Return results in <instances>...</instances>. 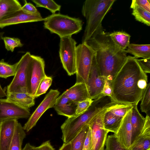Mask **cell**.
I'll return each instance as SVG.
<instances>
[{"mask_svg": "<svg viewBox=\"0 0 150 150\" xmlns=\"http://www.w3.org/2000/svg\"><path fill=\"white\" fill-rule=\"evenodd\" d=\"M137 59L128 56L111 85L112 98L115 101L136 105L140 101L147 85V76Z\"/></svg>", "mask_w": 150, "mask_h": 150, "instance_id": "1", "label": "cell"}, {"mask_svg": "<svg viewBox=\"0 0 150 150\" xmlns=\"http://www.w3.org/2000/svg\"><path fill=\"white\" fill-rule=\"evenodd\" d=\"M109 33L103 29L98 32L86 43L95 52L100 75L111 83L127 58L126 50L121 49L112 41Z\"/></svg>", "mask_w": 150, "mask_h": 150, "instance_id": "2", "label": "cell"}, {"mask_svg": "<svg viewBox=\"0 0 150 150\" xmlns=\"http://www.w3.org/2000/svg\"><path fill=\"white\" fill-rule=\"evenodd\" d=\"M88 108L84 112L68 117L61 127L62 139L64 144L70 143L85 125L103 109L113 106L116 103L110 97L101 94L93 100Z\"/></svg>", "mask_w": 150, "mask_h": 150, "instance_id": "3", "label": "cell"}, {"mask_svg": "<svg viewBox=\"0 0 150 150\" xmlns=\"http://www.w3.org/2000/svg\"><path fill=\"white\" fill-rule=\"evenodd\" d=\"M115 0H86L83 3L81 13L86 20L82 43L86 42L98 32L103 30L102 21L111 9Z\"/></svg>", "mask_w": 150, "mask_h": 150, "instance_id": "4", "label": "cell"}, {"mask_svg": "<svg viewBox=\"0 0 150 150\" xmlns=\"http://www.w3.org/2000/svg\"><path fill=\"white\" fill-rule=\"evenodd\" d=\"M44 27L60 38L71 36L82 29L83 22L79 18L60 13L52 14L45 18Z\"/></svg>", "mask_w": 150, "mask_h": 150, "instance_id": "5", "label": "cell"}, {"mask_svg": "<svg viewBox=\"0 0 150 150\" xmlns=\"http://www.w3.org/2000/svg\"><path fill=\"white\" fill-rule=\"evenodd\" d=\"M95 52L86 42L76 47V83L86 84Z\"/></svg>", "mask_w": 150, "mask_h": 150, "instance_id": "6", "label": "cell"}, {"mask_svg": "<svg viewBox=\"0 0 150 150\" xmlns=\"http://www.w3.org/2000/svg\"><path fill=\"white\" fill-rule=\"evenodd\" d=\"M123 103L106 108L96 115L88 124L91 132L93 150H104L108 133L103 125V119L105 112L114 108L125 106Z\"/></svg>", "mask_w": 150, "mask_h": 150, "instance_id": "7", "label": "cell"}, {"mask_svg": "<svg viewBox=\"0 0 150 150\" xmlns=\"http://www.w3.org/2000/svg\"><path fill=\"white\" fill-rule=\"evenodd\" d=\"M76 44L71 36L60 38L59 57L63 68L69 76L76 73Z\"/></svg>", "mask_w": 150, "mask_h": 150, "instance_id": "8", "label": "cell"}, {"mask_svg": "<svg viewBox=\"0 0 150 150\" xmlns=\"http://www.w3.org/2000/svg\"><path fill=\"white\" fill-rule=\"evenodd\" d=\"M27 79V93L34 99L38 87L42 79L46 76L45 72V62L40 56L31 55Z\"/></svg>", "mask_w": 150, "mask_h": 150, "instance_id": "9", "label": "cell"}, {"mask_svg": "<svg viewBox=\"0 0 150 150\" xmlns=\"http://www.w3.org/2000/svg\"><path fill=\"white\" fill-rule=\"evenodd\" d=\"M32 59L31 54L27 52L18 62L14 77L7 88L6 93H27V79L28 67Z\"/></svg>", "mask_w": 150, "mask_h": 150, "instance_id": "10", "label": "cell"}, {"mask_svg": "<svg viewBox=\"0 0 150 150\" xmlns=\"http://www.w3.org/2000/svg\"><path fill=\"white\" fill-rule=\"evenodd\" d=\"M59 94L57 90L50 91L23 127L24 131L29 132L35 125L40 118L47 110L53 107Z\"/></svg>", "mask_w": 150, "mask_h": 150, "instance_id": "11", "label": "cell"}, {"mask_svg": "<svg viewBox=\"0 0 150 150\" xmlns=\"http://www.w3.org/2000/svg\"><path fill=\"white\" fill-rule=\"evenodd\" d=\"M29 109L7 100L0 99V123L6 120L27 118L30 116Z\"/></svg>", "mask_w": 150, "mask_h": 150, "instance_id": "12", "label": "cell"}, {"mask_svg": "<svg viewBox=\"0 0 150 150\" xmlns=\"http://www.w3.org/2000/svg\"><path fill=\"white\" fill-rule=\"evenodd\" d=\"M105 81L100 74L94 54L86 84L90 98L93 100L102 94Z\"/></svg>", "mask_w": 150, "mask_h": 150, "instance_id": "13", "label": "cell"}, {"mask_svg": "<svg viewBox=\"0 0 150 150\" xmlns=\"http://www.w3.org/2000/svg\"><path fill=\"white\" fill-rule=\"evenodd\" d=\"M131 110L123 117L117 132L114 134L122 146L127 150L131 144L132 127L130 120Z\"/></svg>", "mask_w": 150, "mask_h": 150, "instance_id": "14", "label": "cell"}, {"mask_svg": "<svg viewBox=\"0 0 150 150\" xmlns=\"http://www.w3.org/2000/svg\"><path fill=\"white\" fill-rule=\"evenodd\" d=\"M18 121L16 119H10L0 123V150H9Z\"/></svg>", "mask_w": 150, "mask_h": 150, "instance_id": "15", "label": "cell"}, {"mask_svg": "<svg viewBox=\"0 0 150 150\" xmlns=\"http://www.w3.org/2000/svg\"><path fill=\"white\" fill-rule=\"evenodd\" d=\"M41 15L26 13L21 10L0 21V28L13 25L28 22L44 21Z\"/></svg>", "mask_w": 150, "mask_h": 150, "instance_id": "16", "label": "cell"}, {"mask_svg": "<svg viewBox=\"0 0 150 150\" xmlns=\"http://www.w3.org/2000/svg\"><path fill=\"white\" fill-rule=\"evenodd\" d=\"M144 126L139 135L127 150H150V117L146 115Z\"/></svg>", "mask_w": 150, "mask_h": 150, "instance_id": "17", "label": "cell"}, {"mask_svg": "<svg viewBox=\"0 0 150 150\" xmlns=\"http://www.w3.org/2000/svg\"><path fill=\"white\" fill-rule=\"evenodd\" d=\"M77 104L69 99L64 92L59 96L53 108L58 115L70 117L76 116Z\"/></svg>", "mask_w": 150, "mask_h": 150, "instance_id": "18", "label": "cell"}, {"mask_svg": "<svg viewBox=\"0 0 150 150\" xmlns=\"http://www.w3.org/2000/svg\"><path fill=\"white\" fill-rule=\"evenodd\" d=\"M64 93L69 99L77 104L90 98L86 85L84 83H76Z\"/></svg>", "mask_w": 150, "mask_h": 150, "instance_id": "19", "label": "cell"}, {"mask_svg": "<svg viewBox=\"0 0 150 150\" xmlns=\"http://www.w3.org/2000/svg\"><path fill=\"white\" fill-rule=\"evenodd\" d=\"M130 120L132 127V144L141 133L145 120V117L139 112L137 105H133L131 109Z\"/></svg>", "mask_w": 150, "mask_h": 150, "instance_id": "20", "label": "cell"}, {"mask_svg": "<svg viewBox=\"0 0 150 150\" xmlns=\"http://www.w3.org/2000/svg\"><path fill=\"white\" fill-rule=\"evenodd\" d=\"M22 7L17 0H0V21L21 10Z\"/></svg>", "mask_w": 150, "mask_h": 150, "instance_id": "21", "label": "cell"}, {"mask_svg": "<svg viewBox=\"0 0 150 150\" xmlns=\"http://www.w3.org/2000/svg\"><path fill=\"white\" fill-rule=\"evenodd\" d=\"M6 99L21 107L29 109L35 105L34 98L27 93H6Z\"/></svg>", "mask_w": 150, "mask_h": 150, "instance_id": "22", "label": "cell"}, {"mask_svg": "<svg viewBox=\"0 0 150 150\" xmlns=\"http://www.w3.org/2000/svg\"><path fill=\"white\" fill-rule=\"evenodd\" d=\"M110 110L106 112L104 115V127L109 132H111L114 134L119 128L123 117L115 115L110 111Z\"/></svg>", "mask_w": 150, "mask_h": 150, "instance_id": "23", "label": "cell"}, {"mask_svg": "<svg viewBox=\"0 0 150 150\" xmlns=\"http://www.w3.org/2000/svg\"><path fill=\"white\" fill-rule=\"evenodd\" d=\"M135 58H150V45L130 44L126 50Z\"/></svg>", "mask_w": 150, "mask_h": 150, "instance_id": "24", "label": "cell"}, {"mask_svg": "<svg viewBox=\"0 0 150 150\" xmlns=\"http://www.w3.org/2000/svg\"><path fill=\"white\" fill-rule=\"evenodd\" d=\"M26 134L21 123L17 122L13 138L8 150H22L23 141Z\"/></svg>", "mask_w": 150, "mask_h": 150, "instance_id": "25", "label": "cell"}, {"mask_svg": "<svg viewBox=\"0 0 150 150\" xmlns=\"http://www.w3.org/2000/svg\"><path fill=\"white\" fill-rule=\"evenodd\" d=\"M113 42L121 49L125 50L130 44L131 36L123 31H115L109 33Z\"/></svg>", "mask_w": 150, "mask_h": 150, "instance_id": "26", "label": "cell"}, {"mask_svg": "<svg viewBox=\"0 0 150 150\" xmlns=\"http://www.w3.org/2000/svg\"><path fill=\"white\" fill-rule=\"evenodd\" d=\"M89 128L88 124L85 125L71 141V150H82Z\"/></svg>", "mask_w": 150, "mask_h": 150, "instance_id": "27", "label": "cell"}, {"mask_svg": "<svg viewBox=\"0 0 150 150\" xmlns=\"http://www.w3.org/2000/svg\"><path fill=\"white\" fill-rule=\"evenodd\" d=\"M130 8L133 9L132 14L136 21L150 26V12L136 5H131Z\"/></svg>", "mask_w": 150, "mask_h": 150, "instance_id": "28", "label": "cell"}, {"mask_svg": "<svg viewBox=\"0 0 150 150\" xmlns=\"http://www.w3.org/2000/svg\"><path fill=\"white\" fill-rule=\"evenodd\" d=\"M18 64L17 62L11 65L4 61L3 59L0 61V77L6 79L15 74Z\"/></svg>", "mask_w": 150, "mask_h": 150, "instance_id": "29", "label": "cell"}, {"mask_svg": "<svg viewBox=\"0 0 150 150\" xmlns=\"http://www.w3.org/2000/svg\"><path fill=\"white\" fill-rule=\"evenodd\" d=\"M37 7H41L49 10L52 14L60 11L61 6L52 0H32Z\"/></svg>", "mask_w": 150, "mask_h": 150, "instance_id": "30", "label": "cell"}, {"mask_svg": "<svg viewBox=\"0 0 150 150\" xmlns=\"http://www.w3.org/2000/svg\"><path fill=\"white\" fill-rule=\"evenodd\" d=\"M140 109L142 112L150 116V83L147 84L141 99Z\"/></svg>", "mask_w": 150, "mask_h": 150, "instance_id": "31", "label": "cell"}, {"mask_svg": "<svg viewBox=\"0 0 150 150\" xmlns=\"http://www.w3.org/2000/svg\"><path fill=\"white\" fill-rule=\"evenodd\" d=\"M2 40L4 43L5 48L8 51L13 52L16 47H21L23 45L18 38L3 37Z\"/></svg>", "mask_w": 150, "mask_h": 150, "instance_id": "32", "label": "cell"}, {"mask_svg": "<svg viewBox=\"0 0 150 150\" xmlns=\"http://www.w3.org/2000/svg\"><path fill=\"white\" fill-rule=\"evenodd\" d=\"M52 77L47 75L41 81L37 90L35 98H37L46 93L52 84Z\"/></svg>", "mask_w": 150, "mask_h": 150, "instance_id": "33", "label": "cell"}, {"mask_svg": "<svg viewBox=\"0 0 150 150\" xmlns=\"http://www.w3.org/2000/svg\"><path fill=\"white\" fill-rule=\"evenodd\" d=\"M105 145L104 150H126L121 145L114 134L107 136Z\"/></svg>", "mask_w": 150, "mask_h": 150, "instance_id": "34", "label": "cell"}, {"mask_svg": "<svg viewBox=\"0 0 150 150\" xmlns=\"http://www.w3.org/2000/svg\"><path fill=\"white\" fill-rule=\"evenodd\" d=\"M93 100L88 98L77 103L75 111L76 116L85 111L91 105Z\"/></svg>", "mask_w": 150, "mask_h": 150, "instance_id": "35", "label": "cell"}, {"mask_svg": "<svg viewBox=\"0 0 150 150\" xmlns=\"http://www.w3.org/2000/svg\"><path fill=\"white\" fill-rule=\"evenodd\" d=\"M133 105L130 104L127 106L115 108L110 110V111L115 115L123 118L127 112L131 110Z\"/></svg>", "mask_w": 150, "mask_h": 150, "instance_id": "36", "label": "cell"}, {"mask_svg": "<svg viewBox=\"0 0 150 150\" xmlns=\"http://www.w3.org/2000/svg\"><path fill=\"white\" fill-rule=\"evenodd\" d=\"M25 4L22 7L21 10L24 13L30 15H40V12L36 7L32 4L28 3L26 0Z\"/></svg>", "mask_w": 150, "mask_h": 150, "instance_id": "37", "label": "cell"}, {"mask_svg": "<svg viewBox=\"0 0 150 150\" xmlns=\"http://www.w3.org/2000/svg\"><path fill=\"white\" fill-rule=\"evenodd\" d=\"M131 5H136L141 7L150 12V0H133Z\"/></svg>", "mask_w": 150, "mask_h": 150, "instance_id": "38", "label": "cell"}, {"mask_svg": "<svg viewBox=\"0 0 150 150\" xmlns=\"http://www.w3.org/2000/svg\"><path fill=\"white\" fill-rule=\"evenodd\" d=\"M143 71L146 74L150 73V58L137 59Z\"/></svg>", "mask_w": 150, "mask_h": 150, "instance_id": "39", "label": "cell"}, {"mask_svg": "<svg viewBox=\"0 0 150 150\" xmlns=\"http://www.w3.org/2000/svg\"><path fill=\"white\" fill-rule=\"evenodd\" d=\"M82 150H93L91 132L89 127L84 142Z\"/></svg>", "mask_w": 150, "mask_h": 150, "instance_id": "40", "label": "cell"}, {"mask_svg": "<svg viewBox=\"0 0 150 150\" xmlns=\"http://www.w3.org/2000/svg\"><path fill=\"white\" fill-rule=\"evenodd\" d=\"M101 93L104 96L112 97V91L111 86L105 79Z\"/></svg>", "mask_w": 150, "mask_h": 150, "instance_id": "41", "label": "cell"}, {"mask_svg": "<svg viewBox=\"0 0 150 150\" xmlns=\"http://www.w3.org/2000/svg\"><path fill=\"white\" fill-rule=\"evenodd\" d=\"M35 150H54L49 141L43 143L40 146L35 147Z\"/></svg>", "mask_w": 150, "mask_h": 150, "instance_id": "42", "label": "cell"}, {"mask_svg": "<svg viewBox=\"0 0 150 150\" xmlns=\"http://www.w3.org/2000/svg\"><path fill=\"white\" fill-rule=\"evenodd\" d=\"M59 150H71L70 143H64Z\"/></svg>", "mask_w": 150, "mask_h": 150, "instance_id": "43", "label": "cell"}, {"mask_svg": "<svg viewBox=\"0 0 150 150\" xmlns=\"http://www.w3.org/2000/svg\"><path fill=\"white\" fill-rule=\"evenodd\" d=\"M35 147L31 145L30 143H27L22 150H35Z\"/></svg>", "mask_w": 150, "mask_h": 150, "instance_id": "44", "label": "cell"}, {"mask_svg": "<svg viewBox=\"0 0 150 150\" xmlns=\"http://www.w3.org/2000/svg\"><path fill=\"white\" fill-rule=\"evenodd\" d=\"M6 96V93L4 90L2 89L0 85V98L4 97Z\"/></svg>", "mask_w": 150, "mask_h": 150, "instance_id": "45", "label": "cell"}, {"mask_svg": "<svg viewBox=\"0 0 150 150\" xmlns=\"http://www.w3.org/2000/svg\"><path fill=\"white\" fill-rule=\"evenodd\" d=\"M4 34V32H0V40H2V38L3 37V35Z\"/></svg>", "mask_w": 150, "mask_h": 150, "instance_id": "46", "label": "cell"}]
</instances>
